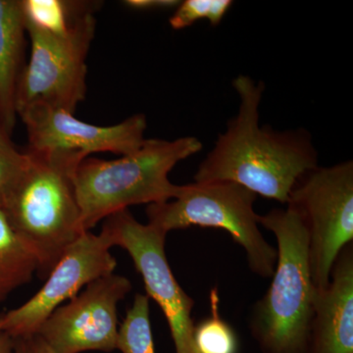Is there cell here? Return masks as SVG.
I'll return each instance as SVG.
<instances>
[{
	"label": "cell",
	"mask_w": 353,
	"mask_h": 353,
	"mask_svg": "<svg viewBox=\"0 0 353 353\" xmlns=\"http://www.w3.org/2000/svg\"><path fill=\"white\" fill-rule=\"evenodd\" d=\"M233 87L240 99L238 112L202 160L194 182L226 181L282 204L289 201L297 181L319 166V154L305 129L279 131L260 126L265 85L239 75Z\"/></svg>",
	"instance_id": "1"
},
{
	"label": "cell",
	"mask_w": 353,
	"mask_h": 353,
	"mask_svg": "<svg viewBox=\"0 0 353 353\" xmlns=\"http://www.w3.org/2000/svg\"><path fill=\"white\" fill-rule=\"evenodd\" d=\"M25 163L0 210L48 277L64 252L85 233L74 189L85 155L26 150Z\"/></svg>",
	"instance_id": "2"
},
{
	"label": "cell",
	"mask_w": 353,
	"mask_h": 353,
	"mask_svg": "<svg viewBox=\"0 0 353 353\" xmlns=\"http://www.w3.org/2000/svg\"><path fill=\"white\" fill-rule=\"evenodd\" d=\"M202 148L196 137L145 139L139 150L119 159L85 158L73 179L85 231L129 206L175 199L180 185L169 180V174Z\"/></svg>",
	"instance_id": "3"
},
{
	"label": "cell",
	"mask_w": 353,
	"mask_h": 353,
	"mask_svg": "<svg viewBox=\"0 0 353 353\" xmlns=\"http://www.w3.org/2000/svg\"><path fill=\"white\" fill-rule=\"evenodd\" d=\"M259 225L277 241V262L270 287L253 305L250 329L263 353H307L314 285L305 228L296 211L272 209Z\"/></svg>",
	"instance_id": "4"
},
{
	"label": "cell",
	"mask_w": 353,
	"mask_h": 353,
	"mask_svg": "<svg viewBox=\"0 0 353 353\" xmlns=\"http://www.w3.org/2000/svg\"><path fill=\"white\" fill-rule=\"evenodd\" d=\"M256 194L226 181L194 182L180 185L175 199L150 204L148 224L168 234L190 227L226 231L245 250L248 267L255 275L268 279L277 262V250L269 245L259 229L254 211Z\"/></svg>",
	"instance_id": "5"
},
{
	"label": "cell",
	"mask_w": 353,
	"mask_h": 353,
	"mask_svg": "<svg viewBox=\"0 0 353 353\" xmlns=\"http://www.w3.org/2000/svg\"><path fill=\"white\" fill-rule=\"evenodd\" d=\"M95 7L88 2L63 34L43 31L25 21L31 55L18 85L17 115L37 103L74 114L85 99L87 57L97 31Z\"/></svg>",
	"instance_id": "6"
},
{
	"label": "cell",
	"mask_w": 353,
	"mask_h": 353,
	"mask_svg": "<svg viewBox=\"0 0 353 353\" xmlns=\"http://www.w3.org/2000/svg\"><path fill=\"white\" fill-rule=\"evenodd\" d=\"M288 206L301 218L315 289L329 285L334 261L353 243V162L316 167L290 192Z\"/></svg>",
	"instance_id": "7"
},
{
	"label": "cell",
	"mask_w": 353,
	"mask_h": 353,
	"mask_svg": "<svg viewBox=\"0 0 353 353\" xmlns=\"http://www.w3.org/2000/svg\"><path fill=\"white\" fill-rule=\"evenodd\" d=\"M101 234L108 245L129 253L145 284L146 296L161 308L176 353H196L194 343V301L176 280L165 253L167 234L141 224L128 209L104 219Z\"/></svg>",
	"instance_id": "8"
},
{
	"label": "cell",
	"mask_w": 353,
	"mask_h": 353,
	"mask_svg": "<svg viewBox=\"0 0 353 353\" xmlns=\"http://www.w3.org/2000/svg\"><path fill=\"white\" fill-rule=\"evenodd\" d=\"M124 276L109 274L88 284L55 309L39 334L54 353L111 352L117 350V306L131 292Z\"/></svg>",
	"instance_id": "9"
},
{
	"label": "cell",
	"mask_w": 353,
	"mask_h": 353,
	"mask_svg": "<svg viewBox=\"0 0 353 353\" xmlns=\"http://www.w3.org/2000/svg\"><path fill=\"white\" fill-rule=\"evenodd\" d=\"M105 239L90 231L55 265L43 287L18 308L0 314V332L12 339L36 334L48 316L97 279L114 273L117 260Z\"/></svg>",
	"instance_id": "10"
},
{
	"label": "cell",
	"mask_w": 353,
	"mask_h": 353,
	"mask_svg": "<svg viewBox=\"0 0 353 353\" xmlns=\"http://www.w3.org/2000/svg\"><path fill=\"white\" fill-rule=\"evenodd\" d=\"M25 125L29 150L127 155L145 141V114H134L113 126L101 127L78 120L73 113L46 104H32L18 114Z\"/></svg>",
	"instance_id": "11"
},
{
	"label": "cell",
	"mask_w": 353,
	"mask_h": 353,
	"mask_svg": "<svg viewBox=\"0 0 353 353\" xmlns=\"http://www.w3.org/2000/svg\"><path fill=\"white\" fill-rule=\"evenodd\" d=\"M307 353H353V245L334 261L329 285L315 289Z\"/></svg>",
	"instance_id": "12"
},
{
	"label": "cell",
	"mask_w": 353,
	"mask_h": 353,
	"mask_svg": "<svg viewBox=\"0 0 353 353\" xmlns=\"http://www.w3.org/2000/svg\"><path fill=\"white\" fill-rule=\"evenodd\" d=\"M26 26L21 0H0V125L11 137L16 95L24 71Z\"/></svg>",
	"instance_id": "13"
},
{
	"label": "cell",
	"mask_w": 353,
	"mask_h": 353,
	"mask_svg": "<svg viewBox=\"0 0 353 353\" xmlns=\"http://www.w3.org/2000/svg\"><path fill=\"white\" fill-rule=\"evenodd\" d=\"M38 262L18 239L0 210V303L32 280Z\"/></svg>",
	"instance_id": "14"
},
{
	"label": "cell",
	"mask_w": 353,
	"mask_h": 353,
	"mask_svg": "<svg viewBox=\"0 0 353 353\" xmlns=\"http://www.w3.org/2000/svg\"><path fill=\"white\" fill-rule=\"evenodd\" d=\"M217 287L210 292V315L194 325L196 353H239L240 341L233 327L220 315Z\"/></svg>",
	"instance_id": "15"
},
{
	"label": "cell",
	"mask_w": 353,
	"mask_h": 353,
	"mask_svg": "<svg viewBox=\"0 0 353 353\" xmlns=\"http://www.w3.org/2000/svg\"><path fill=\"white\" fill-rule=\"evenodd\" d=\"M117 350L122 353H157L150 317V297L137 294L119 327Z\"/></svg>",
	"instance_id": "16"
},
{
	"label": "cell",
	"mask_w": 353,
	"mask_h": 353,
	"mask_svg": "<svg viewBox=\"0 0 353 353\" xmlns=\"http://www.w3.org/2000/svg\"><path fill=\"white\" fill-rule=\"evenodd\" d=\"M88 2L63 0H21L26 22L43 31L63 34Z\"/></svg>",
	"instance_id": "17"
},
{
	"label": "cell",
	"mask_w": 353,
	"mask_h": 353,
	"mask_svg": "<svg viewBox=\"0 0 353 353\" xmlns=\"http://www.w3.org/2000/svg\"><path fill=\"white\" fill-rule=\"evenodd\" d=\"M233 1L231 0H185L180 1L169 19L172 29H187L197 21L205 19L218 26L224 19Z\"/></svg>",
	"instance_id": "18"
},
{
	"label": "cell",
	"mask_w": 353,
	"mask_h": 353,
	"mask_svg": "<svg viewBox=\"0 0 353 353\" xmlns=\"http://www.w3.org/2000/svg\"><path fill=\"white\" fill-rule=\"evenodd\" d=\"M25 152L19 157H9L0 152V208L7 192L19 175L21 169L25 163Z\"/></svg>",
	"instance_id": "19"
},
{
	"label": "cell",
	"mask_w": 353,
	"mask_h": 353,
	"mask_svg": "<svg viewBox=\"0 0 353 353\" xmlns=\"http://www.w3.org/2000/svg\"><path fill=\"white\" fill-rule=\"evenodd\" d=\"M13 353H54L39 334L13 339Z\"/></svg>",
	"instance_id": "20"
},
{
	"label": "cell",
	"mask_w": 353,
	"mask_h": 353,
	"mask_svg": "<svg viewBox=\"0 0 353 353\" xmlns=\"http://www.w3.org/2000/svg\"><path fill=\"white\" fill-rule=\"evenodd\" d=\"M180 3L178 0H127L125 4L137 10H154V9L174 8Z\"/></svg>",
	"instance_id": "21"
},
{
	"label": "cell",
	"mask_w": 353,
	"mask_h": 353,
	"mask_svg": "<svg viewBox=\"0 0 353 353\" xmlns=\"http://www.w3.org/2000/svg\"><path fill=\"white\" fill-rule=\"evenodd\" d=\"M0 152L9 155V157H19L22 153L18 150L17 146L13 143L11 137L4 131L1 125H0Z\"/></svg>",
	"instance_id": "22"
},
{
	"label": "cell",
	"mask_w": 353,
	"mask_h": 353,
	"mask_svg": "<svg viewBox=\"0 0 353 353\" xmlns=\"http://www.w3.org/2000/svg\"><path fill=\"white\" fill-rule=\"evenodd\" d=\"M0 353H13V339L0 332Z\"/></svg>",
	"instance_id": "23"
}]
</instances>
